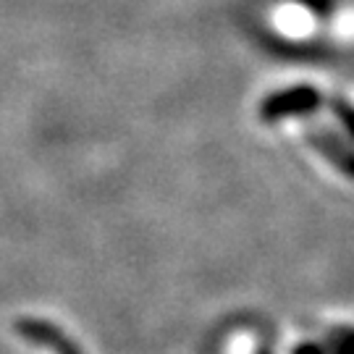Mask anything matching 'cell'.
<instances>
[{
    "mask_svg": "<svg viewBox=\"0 0 354 354\" xmlns=\"http://www.w3.org/2000/svg\"><path fill=\"white\" fill-rule=\"evenodd\" d=\"M226 354H254V336L247 333V330L236 333V336L231 339V344H228Z\"/></svg>",
    "mask_w": 354,
    "mask_h": 354,
    "instance_id": "cell-1",
    "label": "cell"
}]
</instances>
